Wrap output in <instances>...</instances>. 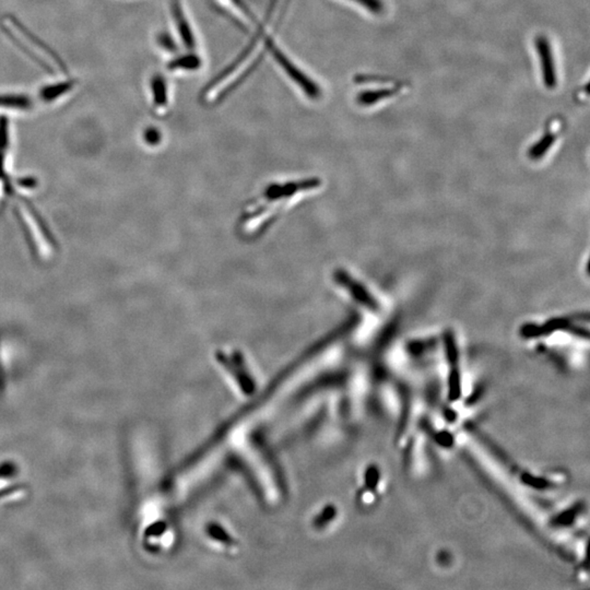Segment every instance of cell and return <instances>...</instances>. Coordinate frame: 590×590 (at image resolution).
<instances>
[{
    "label": "cell",
    "mask_w": 590,
    "mask_h": 590,
    "mask_svg": "<svg viewBox=\"0 0 590 590\" xmlns=\"http://www.w3.org/2000/svg\"><path fill=\"white\" fill-rule=\"evenodd\" d=\"M72 88H74V82L72 81H64V82H60V84L44 86L41 90L39 96L45 102H51V101L59 98L63 94H67Z\"/></svg>",
    "instance_id": "6"
},
{
    "label": "cell",
    "mask_w": 590,
    "mask_h": 590,
    "mask_svg": "<svg viewBox=\"0 0 590 590\" xmlns=\"http://www.w3.org/2000/svg\"><path fill=\"white\" fill-rule=\"evenodd\" d=\"M171 8L172 11H173V15H174L177 30H179V33L181 34V39H183V43L188 49H194V34L191 32V27H189L188 23H187L184 13H183L181 1L179 0H171Z\"/></svg>",
    "instance_id": "3"
},
{
    "label": "cell",
    "mask_w": 590,
    "mask_h": 590,
    "mask_svg": "<svg viewBox=\"0 0 590 590\" xmlns=\"http://www.w3.org/2000/svg\"><path fill=\"white\" fill-rule=\"evenodd\" d=\"M396 94L395 89H378V90H368L359 94L358 103L363 106H371L378 103L380 101Z\"/></svg>",
    "instance_id": "5"
},
{
    "label": "cell",
    "mask_w": 590,
    "mask_h": 590,
    "mask_svg": "<svg viewBox=\"0 0 590 590\" xmlns=\"http://www.w3.org/2000/svg\"><path fill=\"white\" fill-rule=\"evenodd\" d=\"M10 20L13 21V25H15V27L19 30L20 32L23 33L27 39H29L30 41L35 45V46L42 49L45 54L49 55V56L51 57V58H52L57 65H58L59 68L62 69L63 71L67 70L66 67H65L64 62H63L62 59L59 58L58 55H57L53 49H49V46H47L43 41H41V39H39V37H35L31 31H29V30H27L23 23H19L15 18L10 17Z\"/></svg>",
    "instance_id": "4"
},
{
    "label": "cell",
    "mask_w": 590,
    "mask_h": 590,
    "mask_svg": "<svg viewBox=\"0 0 590 590\" xmlns=\"http://www.w3.org/2000/svg\"><path fill=\"white\" fill-rule=\"evenodd\" d=\"M201 60L196 55H185V56L179 57L172 60L169 64V69L174 70V69H186V70H194L200 67Z\"/></svg>",
    "instance_id": "11"
},
{
    "label": "cell",
    "mask_w": 590,
    "mask_h": 590,
    "mask_svg": "<svg viewBox=\"0 0 590 590\" xmlns=\"http://www.w3.org/2000/svg\"><path fill=\"white\" fill-rule=\"evenodd\" d=\"M158 41H159L160 45H161L163 49L169 51V52H177V45H175L174 41H173L172 37H169V34H167V33L160 34L159 39H158Z\"/></svg>",
    "instance_id": "13"
},
{
    "label": "cell",
    "mask_w": 590,
    "mask_h": 590,
    "mask_svg": "<svg viewBox=\"0 0 590 590\" xmlns=\"http://www.w3.org/2000/svg\"><path fill=\"white\" fill-rule=\"evenodd\" d=\"M146 135H147V139L151 142L155 141V140L158 138V132L155 129L148 130L147 134H146Z\"/></svg>",
    "instance_id": "14"
},
{
    "label": "cell",
    "mask_w": 590,
    "mask_h": 590,
    "mask_svg": "<svg viewBox=\"0 0 590 590\" xmlns=\"http://www.w3.org/2000/svg\"><path fill=\"white\" fill-rule=\"evenodd\" d=\"M266 46H267L272 57L276 59V62L287 72L288 76L305 92L307 96L312 98H317L321 96V89L319 88V86L307 75L304 74L303 71L300 70L295 65L292 64L291 60L274 45L271 39H267Z\"/></svg>",
    "instance_id": "1"
},
{
    "label": "cell",
    "mask_w": 590,
    "mask_h": 590,
    "mask_svg": "<svg viewBox=\"0 0 590 590\" xmlns=\"http://www.w3.org/2000/svg\"><path fill=\"white\" fill-rule=\"evenodd\" d=\"M32 100L27 98V96H17V94L0 96V106L27 110V108H32Z\"/></svg>",
    "instance_id": "7"
},
{
    "label": "cell",
    "mask_w": 590,
    "mask_h": 590,
    "mask_svg": "<svg viewBox=\"0 0 590 590\" xmlns=\"http://www.w3.org/2000/svg\"><path fill=\"white\" fill-rule=\"evenodd\" d=\"M151 89L155 103L158 106H165L167 102V90L165 79L161 76H155L152 79Z\"/></svg>",
    "instance_id": "9"
},
{
    "label": "cell",
    "mask_w": 590,
    "mask_h": 590,
    "mask_svg": "<svg viewBox=\"0 0 590 590\" xmlns=\"http://www.w3.org/2000/svg\"><path fill=\"white\" fill-rule=\"evenodd\" d=\"M1 27H3L4 32L8 35V37H9V39H11V41H13V42L15 43L20 49H21V51H23V52H25L30 58H32L35 63H37V64L42 67L43 69H45V70L51 71V72H52V68L47 66V64L44 62V60H42V59L39 58V57H37V55L34 54V53H33L32 51H31V49H30L29 47H27L23 41H21V39H18L17 35H15L13 31H10V30L8 29L7 27H5V25H3Z\"/></svg>",
    "instance_id": "8"
},
{
    "label": "cell",
    "mask_w": 590,
    "mask_h": 590,
    "mask_svg": "<svg viewBox=\"0 0 590 590\" xmlns=\"http://www.w3.org/2000/svg\"><path fill=\"white\" fill-rule=\"evenodd\" d=\"M354 1L366 8L371 13H380L384 10V3L382 0H354Z\"/></svg>",
    "instance_id": "12"
},
{
    "label": "cell",
    "mask_w": 590,
    "mask_h": 590,
    "mask_svg": "<svg viewBox=\"0 0 590 590\" xmlns=\"http://www.w3.org/2000/svg\"><path fill=\"white\" fill-rule=\"evenodd\" d=\"M554 140H556V136L553 134H546L541 139L532 146V149L529 150V157L532 159H540L544 157L546 152L553 145Z\"/></svg>",
    "instance_id": "10"
},
{
    "label": "cell",
    "mask_w": 590,
    "mask_h": 590,
    "mask_svg": "<svg viewBox=\"0 0 590 590\" xmlns=\"http://www.w3.org/2000/svg\"><path fill=\"white\" fill-rule=\"evenodd\" d=\"M534 44H536L537 52L540 57L544 86L548 89L556 88L558 77H556V64H554L551 45L544 35L537 37Z\"/></svg>",
    "instance_id": "2"
}]
</instances>
